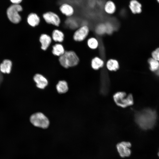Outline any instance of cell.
<instances>
[{"label": "cell", "mask_w": 159, "mask_h": 159, "mask_svg": "<svg viewBox=\"0 0 159 159\" xmlns=\"http://www.w3.org/2000/svg\"><path fill=\"white\" fill-rule=\"evenodd\" d=\"M157 117L156 112L150 108L140 110L135 114L136 123L141 128L144 130L153 128L156 123Z\"/></svg>", "instance_id": "1"}, {"label": "cell", "mask_w": 159, "mask_h": 159, "mask_svg": "<svg viewBox=\"0 0 159 159\" xmlns=\"http://www.w3.org/2000/svg\"><path fill=\"white\" fill-rule=\"evenodd\" d=\"M59 61L64 67L68 68L77 66L79 63V58L74 51H65L64 53L59 57Z\"/></svg>", "instance_id": "2"}, {"label": "cell", "mask_w": 159, "mask_h": 159, "mask_svg": "<svg viewBox=\"0 0 159 159\" xmlns=\"http://www.w3.org/2000/svg\"><path fill=\"white\" fill-rule=\"evenodd\" d=\"M113 99L115 104L118 106L125 108L131 106L133 103L132 95L124 92H118L114 94Z\"/></svg>", "instance_id": "3"}, {"label": "cell", "mask_w": 159, "mask_h": 159, "mask_svg": "<svg viewBox=\"0 0 159 159\" xmlns=\"http://www.w3.org/2000/svg\"><path fill=\"white\" fill-rule=\"evenodd\" d=\"M23 8L20 4H13L7 10L8 18L12 23L16 24L21 20V17L19 13L23 11Z\"/></svg>", "instance_id": "4"}, {"label": "cell", "mask_w": 159, "mask_h": 159, "mask_svg": "<svg viewBox=\"0 0 159 159\" xmlns=\"http://www.w3.org/2000/svg\"><path fill=\"white\" fill-rule=\"evenodd\" d=\"M30 120L34 126L42 128H46L49 124L48 118L41 112H37L32 115Z\"/></svg>", "instance_id": "5"}, {"label": "cell", "mask_w": 159, "mask_h": 159, "mask_svg": "<svg viewBox=\"0 0 159 159\" xmlns=\"http://www.w3.org/2000/svg\"><path fill=\"white\" fill-rule=\"evenodd\" d=\"M90 29L86 25H83L78 28L75 31L73 36L74 40L81 42L85 40L89 34Z\"/></svg>", "instance_id": "6"}, {"label": "cell", "mask_w": 159, "mask_h": 159, "mask_svg": "<svg viewBox=\"0 0 159 159\" xmlns=\"http://www.w3.org/2000/svg\"><path fill=\"white\" fill-rule=\"evenodd\" d=\"M42 17L46 23L55 26H59L61 22V20L58 15L53 11L46 12L43 14Z\"/></svg>", "instance_id": "7"}, {"label": "cell", "mask_w": 159, "mask_h": 159, "mask_svg": "<svg viewBox=\"0 0 159 159\" xmlns=\"http://www.w3.org/2000/svg\"><path fill=\"white\" fill-rule=\"evenodd\" d=\"M105 72L101 74L100 84V93L103 95H106L108 93L110 85L108 76Z\"/></svg>", "instance_id": "8"}, {"label": "cell", "mask_w": 159, "mask_h": 159, "mask_svg": "<svg viewBox=\"0 0 159 159\" xmlns=\"http://www.w3.org/2000/svg\"><path fill=\"white\" fill-rule=\"evenodd\" d=\"M131 145L130 143L125 141L122 142L117 144V150L121 157L124 158L130 155L131 151L130 148Z\"/></svg>", "instance_id": "9"}, {"label": "cell", "mask_w": 159, "mask_h": 159, "mask_svg": "<svg viewBox=\"0 0 159 159\" xmlns=\"http://www.w3.org/2000/svg\"><path fill=\"white\" fill-rule=\"evenodd\" d=\"M59 8L60 12L67 17L72 16L74 13V7L72 5L67 3L62 4Z\"/></svg>", "instance_id": "10"}, {"label": "cell", "mask_w": 159, "mask_h": 159, "mask_svg": "<svg viewBox=\"0 0 159 159\" xmlns=\"http://www.w3.org/2000/svg\"><path fill=\"white\" fill-rule=\"evenodd\" d=\"M33 79L36 83L37 87L39 88L44 89L48 85L47 80L41 74H35L34 77Z\"/></svg>", "instance_id": "11"}, {"label": "cell", "mask_w": 159, "mask_h": 159, "mask_svg": "<svg viewBox=\"0 0 159 159\" xmlns=\"http://www.w3.org/2000/svg\"><path fill=\"white\" fill-rule=\"evenodd\" d=\"M40 21V17L36 13L32 12L30 13L27 18V21L28 24L33 27L38 25Z\"/></svg>", "instance_id": "12"}, {"label": "cell", "mask_w": 159, "mask_h": 159, "mask_svg": "<svg viewBox=\"0 0 159 159\" xmlns=\"http://www.w3.org/2000/svg\"><path fill=\"white\" fill-rule=\"evenodd\" d=\"M39 40L41 45V48L43 50H46L51 43L52 38L48 35L43 34L40 36Z\"/></svg>", "instance_id": "13"}, {"label": "cell", "mask_w": 159, "mask_h": 159, "mask_svg": "<svg viewBox=\"0 0 159 159\" xmlns=\"http://www.w3.org/2000/svg\"><path fill=\"white\" fill-rule=\"evenodd\" d=\"M117 9L116 6L115 2L111 0H108L105 3L104 10L105 13L109 15L114 14Z\"/></svg>", "instance_id": "14"}, {"label": "cell", "mask_w": 159, "mask_h": 159, "mask_svg": "<svg viewBox=\"0 0 159 159\" xmlns=\"http://www.w3.org/2000/svg\"><path fill=\"white\" fill-rule=\"evenodd\" d=\"M105 65L103 60L100 57L96 56L93 57L91 61V66L95 70H98L102 68Z\"/></svg>", "instance_id": "15"}, {"label": "cell", "mask_w": 159, "mask_h": 159, "mask_svg": "<svg viewBox=\"0 0 159 159\" xmlns=\"http://www.w3.org/2000/svg\"><path fill=\"white\" fill-rule=\"evenodd\" d=\"M107 69L110 71H116L119 69L120 66L118 62L114 59H110L106 63Z\"/></svg>", "instance_id": "16"}, {"label": "cell", "mask_w": 159, "mask_h": 159, "mask_svg": "<svg viewBox=\"0 0 159 159\" xmlns=\"http://www.w3.org/2000/svg\"><path fill=\"white\" fill-rule=\"evenodd\" d=\"M12 66L11 61L9 59H5L0 64V71L3 73L9 74L11 72Z\"/></svg>", "instance_id": "17"}, {"label": "cell", "mask_w": 159, "mask_h": 159, "mask_svg": "<svg viewBox=\"0 0 159 159\" xmlns=\"http://www.w3.org/2000/svg\"><path fill=\"white\" fill-rule=\"evenodd\" d=\"M129 8L134 14H139L141 12V5L136 0H131L129 3Z\"/></svg>", "instance_id": "18"}, {"label": "cell", "mask_w": 159, "mask_h": 159, "mask_svg": "<svg viewBox=\"0 0 159 159\" xmlns=\"http://www.w3.org/2000/svg\"><path fill=\"white\" fill-rule=\"evenodd\" d=\"M63 46L59 43H57L52 47V53L55 56L60 57L65 52Z\"/></svg>", "instance_id": "19"}, {"label": "cell", "mask_w": 159, "mask_h": 159, "mask_svg": "<svg viewBox=\"0 0 159 159\" xmlns=\"http://www.w3.org/2000/svg\"><path fill=\"white\" fill-rule=\"evenodd\" d=\"M52 38L53 40L57 42H62L64 39V33L58 29L54 30L52 34Z\"/></svg>", "instance_id": "20"}, {"label": "cell", "mask_w": 159, "mask_h": 159, "mask_svg": "<svg viewBox=\"0 0 159 159\" xmlns=\"http://www.w3.org/2000/svg\"><path fill=\"white\" fill-rule=\"evenodd\" d=\"M87 44L89 48L92 50H95L98 47L99 44L98 39L93 37L87 39Z\"/></svg>", "instance_id": "21"}, {"label": "cell", "mask_w": 159, "mask_h": 159, "mask_svg": "<svg viewBox=\"0 0 159 159\" xmlns=\"http://www.w3.org/2000/svg\"><path fill=\"white\" fill-rule=\"evenodd\" d=\"M57 90L59 93H64L68 90V87L67 82L64 80L59 82L56 86Z\"/></svg>", "instance_id": "22"}, {"label": "cell", "mask_w": 159, "mask_h": 159, "mask_svg": "<svg viewBox=\"0 0 159 159\" xmlns=\"http://www.w3.org/2000/svg\"><path fill=\"white\" fill-rule=\"evenodd\" d=\"M148 62L150 65V69L151 71L156 72L159 68L158 61L153 58H150L148 60Z\"/></svg>", "instance_id": "23"}, {"label": "cell", "mask_w": 159, "mask_h": 159, "mask_svg": "<svg viewBox=\"0 0 159 159\" xmlns=\"http://www.w3.org/2000/svg\"><path fill=\"white\" fill-rule=\"evenodd\" d=\"M95 32L99 35H102L106 33L105 24L100 23L97 25L95 28Z\"/></svg>", "instance_id": "24"}, {"label": "cell", "mask_w": 159, "mask_h": 159, "mask_svg": "<svg viewBox=\"0 0 159 159\" xmlns=\"http://www.w3.org/2000/svg\"><path fill=\"white\" fill-rule=\"evenodd\" d=\"M153 58L159 61V48L156 49L153 51L152 54Z\"/></svg>", "instance_id": "25"}, {"label": "cell", "mask_w": 159, "mask_h": 159, "mask_svg": "<svg viewBox=\"0 0 159 159\" xmlns=\"http://www.w3.org/2000/svg\"><path fill=\"white\" fill-rule=\"evenodd\" d=\"M106 29V33L110 34L112 33L113 30V27L112 24L110 23L105 24Z\"/></svg>", "instance_id": "26"}, {"label": "cell", "mask_w": 159, "mask_h": 159, "mask_svg": "<svg viewBox=\"0 0 159 159\" xmlns=\"http://www.w3.org/2000/svg\"><path fill=\"white\" fill-rule=\"evenodd\" d=\"M13 4H20L23 0H10Z\"/></svg>", "instance_id": "27"}, {"label": "cell", "mask_w": 159, "mask_h": 159, "mask_svg": "<svg viewBox=\"0 0 159 159\" xmlns=\"http://www.w3.org/2000/svg\"><path fill=\"white\" fill-rule=\"evenodd\" d=\"M3 80V77L1 72L0 71V86Z\"/></svg>", "instance_id": "28"}, {"label": "cell", "mask_w": 159, "mask_h": 159, "mask_svg": "<svg viewBox=\"0 0 159 159\" xmlns=\"http://www.w3.org/2000/svg\"><path fill=\"white\" fill-rule=\"evenodd\" d=\"M156 72L158 76H159V68Z\"/></svg>", "instance_id": "29"}, {"label": "cell", "mask_w": 159, "mask_h": 159, "mask_svg": "<svg viewBox=\"0 0 159 159\" xmlns=\"http://www.w3.org/2000/svg\"><path fill=\"white\" fill-rule=\"evenodd\" d=\"M158 2L159 3V0H157Z\"/></svg>", "instance_id": "30"}, {"label": "cell", "mask_w": 159, "mask_h": 159, "mask_svg": "<svg viewBox=\"0 0 159 159\" xmlns=\"http://www.w3.org/2000/svg\"><path fill=\"white\" fill-rule=\"evenodd\" d=\"M158 156L159 157V152L158 153Z\"/></svg>", "instance_id": "31"}]
</instances>
